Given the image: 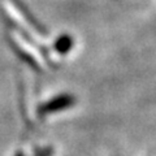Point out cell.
Listing matches in <instances>:
<instances>
[{"mask_svg": "<svg viewBox=\"0 0 156 156\" xmlns=\"http://www.w3.org/2000/svg\"><path fill=\"white\" fill-rule=\"evenodd\" d=\"M73 46H74V39L70 35H68V34H62V35H60L56 39L53 47L60 55H65V53H68L72 50Z\"/></svg>", "mask_w": 156, "mask_h": 156, "instance_id": "2", "label": "cell"}, {"mask_svg": "<svg viewBox=\"0 0 156 156\" xmlns=\"http://www.w3.org/2000/svg\"><path fill=\"white\" fill-rule=\"evenodd\" d=\"M74 101H76L74 96H72L69 94H62V95L53 98L51 100H48L47 103H44L38 109V112L41 115H47V113H51V112H57V111L69 108V107H72L74 104Z\"/></svg>", "mask_w": 156, "mask_h": 156, "instance_id": "1", "label": "cell"}]
</instances>
